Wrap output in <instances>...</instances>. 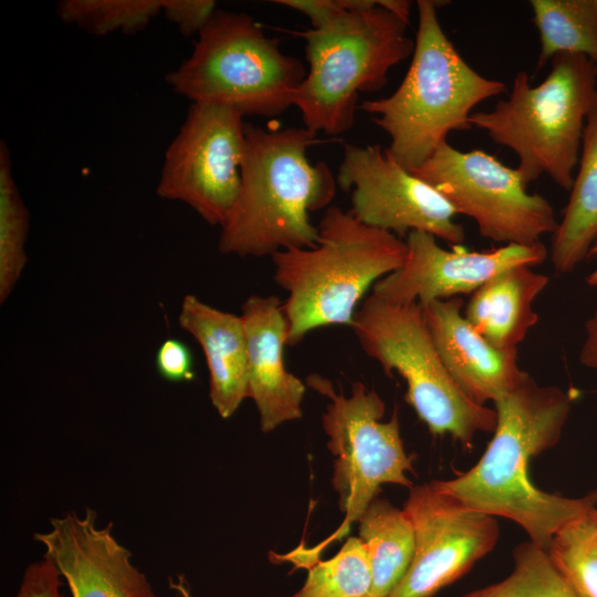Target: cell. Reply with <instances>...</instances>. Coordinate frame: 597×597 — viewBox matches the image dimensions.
<instances>
[{"instance_id":"f1b7e54d","label":"cell","mask_w":597,"mask_h":597,"mask_svg":"<svg viewBox=\"0 0 597 597\" xmlns=\"http://www.w3.org/2000/svg\"><path fill=\"white\" fill-rule=\"evenodd\" d=\"M218 10L213 0H163L161 13L184 35L199 34Z\"/></svg>"},{"instance_id":"ffe728a7","label":"cell","mask_w":597,"mask_h":597,"mask_svg":"<svg viewBox=\"0 0 597 597\" xmlns=\"http://www.w3.org/2000/svg\"><path fill=\"white\" fill-rule=\"evenodd\" d=\"M551 248L555 271H574L597 240V104L587 117L578 170Z\"/></svg>"},{"instance_id":"7c38bea8","label":"cell","mask_w":597,"mask_h":597,"mask_svg":"<svg viewBox=\"0 0 597 597\" xmlns=\"http://www.w3.org/2000/svg\"><path fill=\"white\" fill-rule=\"evenodd\" d=\"M336 182L344 191L352 190L349 211L366 226L399 238L427 232L451 247L464 242L450 203L380 145H344Z\"/></svg>"},{"instance_id":"7402d4cb","label":"cell","mask_w":597,"mask_h":597,"mask_svg":"<svg viewBox=\"0 0 597 597\" xmlns=\"http://www.w3.org/2000/svg\"><path fill=\"white\" fill-rule=\"evenodd\" d=\"M541 52L535 73L558 53L587 56L597 70V0H531Z\"/></svg>"},{"instance_id":"1f68e13d","label":"cell","mask_w":597,"mask_h":597,"mask_svg":"<svg viewBox=\"0 0 597 597\" xmlns=\"http://www.w3.org/2000/svg\"><path fill=\"white\" fill-rule=\"evenodd\" d=\"M586 336L579 352L582 365L597 370V308L585 323Z\"/></svg>"},{"instance_id":"ba28073f","label":"cell","mask_w":597,"mask_h":597,"mask_svg":"<svg viewBox=\"0 0 597 597\" xmlns=\"http://www.w3.org/2000/svg\"><path fill=\"white\" fill-rule=\"evenodd\" d=\"M306 384L328 399L322 426L328 437L327 448L336 457L332 485L344 513L342 524L324 541L279 556L295 567L310 568L328 545L349 533L384 484L411 488L413 484L407 473L413 472V468L411 455L405 451L398 415L395 412L388 421H383L386 407L375 390L356 381L350 394L345 395L318 374L308 375Z\"/></svg>"},{"instance_id":"9a60e30c","label":"cell","mask_w":597,"mask_h":597,"mask_svg":"<svg viewBox=\"0 0 597 597\" xmlns=\"http://www.w3.org/2000/svg\"><path fill=\"white\" fill-rule=\"evenodd\" d=\"M97 514L71 511L50 519V530L34 533L65 579L72 597H157L132 553L113 535V523L97 526Z\"/></svg>"},{"instance_id":"44dd1931","label":"cell","mask_w":597,"mask_h":597,"mask_svg":"<svg viewBox=\"0 0 597 597\" xmlns=\"http://www.w3.org/2000/svg\"><path fill=\"white\" fill-rule=\"evenodd\" d=\"M358 534L369 561L367 597H388L404 579L415 553V530L404 510L377 496L358 520Z\"/></svg>"},{"instance_id":"603a6c76","label":"cell","mask_w":597,"mask_h":597,"mask_svg":"<svg viewBox=\"0 0 597 597\" xmlns=\"http://www.w3.org/2000/svg\"><path fill=\"white\" fill-rule=\"evenodd\" d=\"M30 213L14 180L10 151L0 143V304L15 289L28 256Z\"/></svg>"},{"instance_id":"8fae6325","label":"cell","mask_w":597,"mask_h":597,"mask_svg":"<svg viewBox=\"0 0 597 597\" xmlns=\"http://www.w3.org/2000/svg\"><path fill=\"white\" fill-rule=\"evenodd\" d=\"M245 122L237 111L191 103L167 147L157 195L190 207L207 223L221 227L239 192Z\"/></svg>"},{"instance_id":"6da1fadb","label":"cell","mask_w":597,"mask_h":597,"mask_svg":"<svg viewBox=\"0 0 597 597\" xmlns=\"http://www.w3.org/2000/svg\"><path fill=\"white\" fill-rule=\"evenodd\" d=\"M496 426L484 453L470 470L430 484L465 506L517 523L530 541L547 548L567 523L597 506V491L567 498L542 491L531 481L528 464L561 439L572 396L541 386L528 375L494 402Z\"/></svg>"},{"instance_id":"484cf974","label":"cell","mask_w":597,"mask_h":597,"mask_svg":"<svg viewBox=\"0 0 597 597\" xmlns=\"http://www.w3.org/2000/svg\"><path fill=\"white\" fill-rule=\"evenodd\" d=\"M163 0H62L56 15L93 34L136 33L161 13Z\"/></svg>"},{"instance_id":"4316f807","label":"cell","mask_w":597,"mask_h":597,"mask_svg":"<svg viewBox=\"0 0 597 597\" xmlns=\"http://www.w3.org/2000/svg\"><path fill=\"white\" fill-rule=\"evenodd\" d=\"M308 569L302 588L291 597H367L371 586L366 548L359 537H349L329 559Z\"/></svg>"},{"instance_id":"ac0fdd59","label":"cell","mask_w":597,"mask_h":597,"mask_svg":"<svg viewBox=\"0 0 597 597\" xmlns=\"http://www.w3.org/2000/svg\"><path fill=\"white\" fill-rule=\"evenodd\" d=\"M178 323L203 352L212 406L221 418H230L249 398L248 346L241 315L187 294L180 304Z\"/></svg>"},{"instance_id":"52a82bcc","label":"cell","mask_w":597,"mask_h":597,"mask_svg":"<svg viewBox=\"0 0 597 597\" xmlns=\"http://www.w3.org/2000/svg\"><path fill=\"white\" fill-rule=\"evenodd\" d=\"M307 69L243 12L217 10L191 54L166 75L191 103L229 107L242 116L274 117L293 106Z\"/></svg>"},{"instance_id":"9c48e42d","label":"cell","mask_w":597,"mask_h":597,"mask_svg":"<svg viewBox=\"0 0 597 597\" xmlns=\"http://www.w3.org/2000/svg\"><path fill=\"white\" fill-rule=\"evenodd\" d=\"M350 327L385 374L397 373L405 380V400L431 433L449 434L470 449L476 433L494 431L495 409L471 400L453 380L418 303H396L371 293Z\"/></svg>"},{"instance_id":"4dcf8cb0","label":"cell","mask_w":597,"mask_h":597,"mask_svg":"<svg viewBox=\"0 0 597 597\" xmlns=\"http://www.w3.org/2000/svg\"><path fill=\"white\" fill-rule=\"evenodd\" d=\"M365 0H274L273 2L285 6L305 14L312 28H321L342 13L358 8Z\"/></svg>"},{"instance_id":"d4e9b609","label":"cell","mask_w":597,"mask_h":597,"mask_svg":"<svg viewBox=\"0 0 597 597\" xmlns=\"http://www.w3.org/2000/svg\"><path fill=\"white\" fill-rule=\"evenodd\" d=\"M546 551L579 597H597V506L562 527Z\"/></svg>"},{"instance_id":"836d02e7","label":"cell","mask_w":597,"mask_h":597,"mask_svg":"<svg viewBox=\"0 0 597 597\" xmlns=\"http://www.w3.org/2000/svg\"><path fill=\"white\" fill-rule=\"evenodd\" d=\"M591 256L597 258V240L591 245L587 258ZM586 282L589 286L597 287V268L588 274V276L586 277Z\"/></svg>"},{"instance_id":"4fadbf2b","label":"cell","mask_w":597,"mask_h":597,"mask_svg":"<svg viewBox=\"0 0 597 597\" xmlns=\"http://www.w3.org/2000/svg\"><path fill=\"white\" fill-rule=\"evenodd\" d=\"M415 530V553L388 597H432L465 575L496 545L494 516L474 511L431 484L412 485L404 503Z\"/></svg>"},{"instance_id":"e0dca14e","label":"cell","mask_w":597,"mask_h":597,"mask_svg":"<svg viewBox=\"0 0 597 597\" xmlns=\"http://www.w3.org/2000/svg\"><path fill=\"white\" fill-rule=\"evenodd\" d=\"M248 346V387L259 412L260 429L271 432L302 417L305 384L284 364L287 323L283 301L251 295L241 306Z\"/></svg>"},{"instance_id":"d6a6232c","label":"cell","mask_w":597,"mask_h":597,"mask_svg":"<svg viewBox=\"0 0 597 597\" xmlns=\"http://www.w3.org/2000/svg\"><path fill=\"white\" fill-rule=\"evenodd\" d=\"M170 587L175 589L180 597H191L189 588L187 586V582L181 575L177 577V580L170 582Z\"/></svg>"},{"instance_id":"2e32d148","label":"cell","mask_w":597,"mask_h":597,"mask_svg":"<svg viewBox=\"0 0 597 597\" xmlns=\"http://www.w3.org/2000/svg\"><path fill=\"white\" fill-rule=\"evenodd\" d=\"M421 308L443 364L474 402H495L530 375L517 365V348H499L472 327L462 312V297L433 301Z\"/></svg>"},{"instance_id":"7a4b0ae2","label":"cell","mask_w":597,"mask_h":597,"mask_svg":"<svg viewBox=\"0 0 597 597\" xmlns=\"http://www.w3.org/2000/svg\"><path fill=\"white\" fill-rule=\"evenodd\" d=\"M323 143L305 127L266 129L245 123L240 188L220 227L222 254L272 256L316 244L318 228L310 213L328 208L337 185L326 163L307 158L308 148Z\"/></svg>"},{"instance_id":"30bf717a","label":"cell","mask_w":597,"mask_h":597,"mask_svg":"<svg viewBox=\"0 0 597 597\" xmlns=\"http://www.w3.org/2000/svg\"><path fill=\"white\" fill-rule=\"evenodd\" d=\"M411 172L494 242L533 244L557 228L549 201L528 192L516 168L485 151H461L447 140Z\"/></svg>"},{"instance_id":"3957f363","label":"cell","mask_w":597,"mask_h":597,"mask_svg":"<svg viewBox=\"0 0 597 597\" xmlns=\"http://www.w3.org/2000/svg\"><path fill=\"white\" fill-rule=\"evenodd\" d=\"M313 248L271 256L274 281L286 292L283 311L287 345L314 329L350 326L367 291L405 262L407 244L398 235L360 222L349 210L328 207Z\"/></svg>"},{"instance_id":"83f0119b","label":"cell","mask_w":597,"mask_h":597,"mask_svg":"<svg viewBox=\"0 0 597 597\" xmlns=\"http://www.w3.org/2000/svg\"><path fill=\"white\" fill-rule=\"evenodd\" d=\"M158 374L171 383H188L196 378L195 358L189 346L181 339L166 338L155 354Z\"/></svg>"},{"instance_id":"277c9868","label":"cell","mask_w":597,"mask_h":597,"mask_svg":"<svg viewBox=\"0 0 597 597\" xmlns=\"http://www.w3.org/2000/svg\"><path fill=\"white\" fill-rule=\"evenodd\" d=\"M416 3L415 50L402 82L389 96L359 106L388 134L389 154L409 171L447 142L449 133L470 129L476 105L506 92L503 82L474 71L448 39L437 14L442 2Z\"/></svg>"},{"instance_id":"d6986e66","label":"cell","mask_w":597,"mask_h":597,"mask_svg":"<svg viewBox=\"0 0 597 597\" xmlns=\"http://www.w3.org/2000/svg\"><path fill=\"white\" fill-rule=\"evenodd\" d=\"M549 277L532 266L507 269L475 290L463 314L486 341L502 349L517 348L538 321L533 303Z\"/></svg>"},{"instance_id":"f546056e","label":"cell","mask_w":597,"mask_h":597,"mask_svg":"<svg viewBox=\"0 0 597 597\" xmlns=\"http://www.w3.org/2000/svg\"><path fill=\"white\" fill-rule=\"evenodd\" d=\"M62 576L51 559L43 556L25 568L15 597H62Z\"/></svg>"},{"instance_id":"cb8c5ba5","label":"cell","mask_w":597,"mask_h":597,"mask_svg":"<svg viewBox=\"0 0 597 597\" xmlns=\"http://www.w3.org/2000/svg\"><path fill=\"white\" fill-rule=\"evenodd\" d=\"M512 555L514 565L509 576L462 597H579L545 548L527 541Z\"/></svg>"},{"instance_id":"5b68a950","label":"cell","mask_w":597,"mask_h":597,"mask_svg":"<svg viewBox=\"0 0 597 597\" xmlns=\"http://www.w3.org/2000/svg\"><path fill=\"white\" fill-rule=\"evenodd\" d=\"M597 104V70L583 54L558 53L545 80L533 86L521 71L511 93L486 112H473L471 127L512 149L527 187L542 175L570 190L587 117Z\"/></svg>"},{"instance_id":"5bb4252c","label":"cell","mask_w":597,"mask_h":597,"mask_svg":"<svg viewBox=\"0 0 597 597\" xmlns=\"http://www.w3.org/2000/svg\"><path fill=\"white\" fill-rule=\"evenodd\" d=\"M407 254L401 268L379 280L373 294L396 303L426 305L472 294L494 275L515 266H536L547 258L542 241L503 244L486 251L463 245L443 249L430 233L412 231L406 237Z\"/></svg>"},{"instance_id":"8992f818","label":"cell","mask_w":597,"mask_h":597,"mask_svg":"<svg viewBox=\"0 0 597 597\" xmlns=\"http://www.w3.org/2000/svg\"><path fill=\"white\" fill-rule=\"evenodd\" d=\"M408 24L379 0H365L321 28L296 32L308 64L293 100L304 127L332 136L350 129L358 94L381 90L389 71L412 55Z\"/></svg>"}]
</instances>
